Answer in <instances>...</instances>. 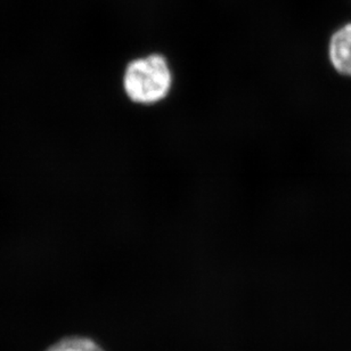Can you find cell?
Wrapping results in <instances>:
<instances>
[{
  "instance_id": "1",
  "label": "cell",
  "mask_w": 351,
  "mask_h": 351,
  "mask_svg": "<svg viewBox=\"0 0 351 351\" xmlns=\"http://www.w3.org/2000/svg\"><path fill=\"white\" fill-rule=\"evenodd\" d=\"M173 72L161 53L132 58L122 72V90L132 104L151 108L161 104L173 91Z\"/></svg>"
},
{
  "instance_id": "2",
  "label": "cell",
  "mask_w": 351,
  "mask_h": 351,
  "mask_svg": "<svg viewBox=\"0 0 351 351\" xmlns=\"http://www.w3.org/2000/svg\"><path fill=\"white\" fill-rule=\"evenodd\" d=\"M328 56L339 73L351 77V23L346 24L332 36Z\"/></svg>"
},
{
  "instance_id": "3",
  "label": "cell",
  "mask_w": 351,
  "mask_h": 351,
  "mask_svg": "<svg viewBox=\"0 0 351 351\" xmlns=\"http://www.w3.org/2000/svg\"><path fill=\"white\" fill-rule=\"evenodd\" d=\"M46 351H105L91 339L85 337H69L62 339Z\"/></svg>"
}]
</instances>
